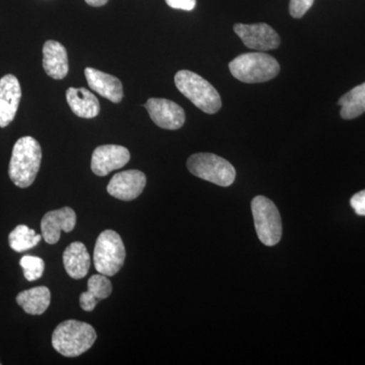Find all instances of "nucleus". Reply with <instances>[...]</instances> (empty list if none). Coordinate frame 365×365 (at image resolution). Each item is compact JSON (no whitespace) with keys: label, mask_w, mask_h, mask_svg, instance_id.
<instances>
[{"label":"nucleus","mask_w":365,"mask_h":365,"mask_svg":"<svg viewBox=\"0 0 365 365\" xmlns=\"http://www.w3.org/2000/svg\"><path fill=\"white\" fill-rule=\"evenodd\" d=\"M42 150L39 143L31 136L21 137L14 144L9 163V175L20 188H28L39 173Z\"/></svg>","instance_id":"nucleus-1"},{"label":"nucleus","mask_w":365,"mask_h":365,"mask_svg":"<svg viewBox=\"0 0 365 365\" xmlns=\"http://www.w3.org/2000/svg\"><path fill=\"white\" fill-rule=\"evenodd\" d=\"M97 340V333L90 324L68 319L59 324L52 335L53 348L66 357H76L88 351Z\"/></svg>","instance_id":"nucleus-2"},{"label":"nucleus","mask_w":365,"mask_h":365,"mask_svg":"<svg viewBox=\"0 0 365 365\" xmlns=\"http://www.w3.org/2000/svg\"><path fill=\"white\" fill-rule=\"evenodd\" d=\"M234 78L245 83H260L271 81L280 71L279 63L263 52L245 53L230 62Z\"/></svg>","instance_id":"nucleus-3"},{"label":"nucleus","mask_w":365,"mask_h":365,"mask_svg":"<svg viewBox=\"0 0 365 365\" xmlns=\"http://www.w3.org/2000/svg\"><path fill=\"white\" fill-rule=\"evenodd\" d=\"M175 83L178 90L201 111L215 114L222 108V98L215 86L195 72L180 71L175 76Z\"/></svg>","instance_id":"nucleus-4"},{"label":"nucleus","mask_w":365,"mask_h":365,"mask_svg":"<svg viewBox=\"0 0 365 365\" xmlns=\"http://www.w3.org/2000/svg\"><path fill=\"white\" fill-rule=\"evenodd\" d=\"M126 250L121 237L111 230H104L98 235L93 251L96 270L103 275H116L123 267Z\"/></svg>","instance_id":"nucleus-5"},{"label":"nucleus","mask_w":365,"mask_h":365,"mask_svg":"<svg viewBox=\"0 0 365 365\" xmlns=\"http://www.w3.org/2000/svg\"><path fill=\"white\" fill-rule=\"evenodd\" d=\"M187 168L194 176L220 187L230 186L237 175L232 163L213 153H200L191 155L187 160Z\"/></svg>","instance_id":"nucleus-6"},{"label":"nucleus","mask_w":365,"mask_h":365,"mask_svg":"<svg viewBox=\"0 0 365 365\" xmlns=\"http://www.w3.org/2000/svg\"><path fill=\"white\" fill-rule=\"evenodd\" d=\"M251 206L259 240L265 246H275L282 237V222L275 204L266 197L257 196Z\"/></svg>","instance_id":"nucleus-7"},{"label":"nucleus","mask_w":365,"mask_h":365,"mask_svg":"<svg viewBox=\"0 0 365 365\" xmlns=\"http://www.w3.org/2000/svg\"><path fill=\"white\" fill-rule=\"evenodd\" d=\"M234 31L250 49L269 51L279 47V35L267 24H235Z\"/></svg>","instance_id":"nucleus-8"},{"label":"nucleus","mask_w":365,"mask_h":365,"mask_svg":"<svg viewBox=\"0 0 365 365\" xmlns=\"http://www.w3.org/2000/svg\"><path fill=\"white\" fill-rule=\"evenodd\" d=\"M144 107L153 123L168 130H177L181 128L186 121V114L181 106L167 98H151Z\"/></svg>","instance_id":"nucleus-9"},{"label":"nucleus","mask_w":365,"mask_h":365,"mask_svg":"<svg viewBox=\"0 0 365 365\" xmlns=\"http://www.w3.org/2000/svg\"><path fill=\"white\" fill-rule=\"evenodd\" d=\"M130 160V153L126 148L115 144L101 145L91 155V168L93 174L104 177L115 170L121 169Z\"/></svg>","instance_id":"nucleus-10"},{"label":"nucleus","mask_w":365,"mask_h":365,"mask_svg":"<svg viewBox=\"0 0 365 365\" xmlns=\"http://www.w3.org/2000/svg\"><path fill=\"white\" fill-rule=\"evenodd\" d=\"M146 177L140 170H129L113 176L107 187L108 193L122 201H132L143 193Z\"/></svg>","instance_id":"nucleus-11"},{"label":"nucleus","mask_w":365,"mask_h":365,"mask_svg":"<svg viewBox=\"0 0 365 365\" xmlns=\"http://www.w3.org/2000/svg\"><path fill=\"white\" fill-rule=\"evenodd\" d=\"M76 225V215L73 209L63 207L46 213L41 222V232L45 242L55 245L59 242L61 232H71Z\"/></svg>","instance_id":"nucleus-12"},{"label":"nucleus","mask_w":365,"mask_h":365,"mask_svg":"<svg viewBox=\"0 0 365 365\" xmlns=\"http://www.w3.org/2000/svg\"><path fill=\"white\" fill-rule=\"evenodd\" d=\"M21 98V88L18 78L6 74L0 79V127L9 126L18 112Z\"/></svg>","instance_id":"nucleus-13"},{"label":"nucleus","mask_w":365,"mask_h":365,"mask_svg":"<svg viewBox=\"0 0 365 365\" xmlns=\"http://www.w3.org/2000/svg\"><path fill=\"white\" fill-rule=\"evenodd\" d=\"M85 76L91 90L97 91L98 95L113 103L121 102L123 98V86L116 76L91 67L86 68Z\"/></svg>","instance_id":"nucleus-14"},{"label":"nucleus","mask_w":365,"mask_h":365,"mask_svg":"<svg viewBox=\"0 0 365 365\" xmlns=\"http://www.w3.org/2000/svg\"><path fill=\"white\" fill-rule=\"evenodd\" d=\"M43 67L50 78H66L69 69L66 47L56 41H47L43 47Z\"/></svg>","instance_id":"nucleus-15"},{"label":"nucleus","mask_w":365,"mask_h":365,"mask_svg":"<svg viewBox=\"0 0 365 365\" xmlns=\"http://www.w3.org/2000/svg\"><path fill=\"white\" fill-rule=\"evenodd\" d=\"M63 264L67 274L73 279H81L88 275L91 267V256L83 242H73L63 253Z\"/></svg>","instance_id":"nucleus-16"},{"label":"nucleus","mask_w":365,"mask_h":365,"mask_svg":"<svg viewBox=\"0 0 365 365\" xmlns=\"http://www.w3.org/2000/svg\"><path fill=\"white\" fill-rule=\"evenodd\" d=\"M66 101L71 111L78 117L91 119L100 113L97 97L85 88H69L66 91Z\"/></svg>","instance_id":"nucleus-17"},{"label":"nucleus","mask_w":365,"mask_h":365,"mask_svg":"<svg viewBox=\"0 0 365 365\" xmlns=\"http://www.w3.org/2000/svg\"><path fill=\"white\" fill-rule=\"evenodd\" d=\"M113 287L108 276L96 274L88 281V292H83L79 297L81 309L86 312H93L101 300L108 299L111 295Z\"/></svg>","instance_id":"nucleus-18"},{"label":"nucleus","mask_w":365,"mask_h":365,"mask_svg":"<svg viewBox=\"0 0 365 365\" xmlns=\"http://www.w3.org/2000/svg\"><path fill=\"white\" fill-rule=\"evenodd\" d=\"M51 302L49 288L38 287L24 290L16 297V302L26 314L39 316L47 311Z\"/></svg>","instance_id":"nucleus-19"},{"label":"nucleus","mask_w":365,"mask_h":365,"mask_svg":"<svg viewBox=\"0 0 365 365\" xmlns=\"http://www.w3.org/2000/svg\"><path fill=\"white\" fill-rule=\"evenodd\" d=\"M343 119L351 120L365 112V83L355 86L338 101Z\"/></svg>","instance_id":"nucleus-20"},{"label":"nucleus","mask_w":365,"mask_h":365,"mask_svg":"<svg viewBox=\"0 0 365 365\" xmlns=\"http://www.w3.org/2000/svg\"><path fill=\"white\" fill-rule=\"evenodd\" d=\"M41 239L42 235L25 225H18L9 235V246L18 253L35 248Z\"/></svg>","instance_id":"nucleus-21"},{"label":"nucleus","mask_w":365,"mask_h":365,"mask_svg":"<svg viewBox=\"0 0 365 365\" xmlns=\"http://www.w3.org/2000/svg\"><path fill=\"white\" fill-rule=\"evenodd\" d=\"M21 267L23 268L24 275L28 281L40 279L45 270V262L39 257L26 255L21 259Z\"/></svg>","instance_id":"nucleus-22"},{"label":"nucleus","mask_w":365,"mask_h":365,"mask_svg":"<svg viewBox=\"0 0 365 365\" xmlns=\"http://www.w3.org/2000/svg\"><path fill=\"white\" fill-rule=\"evenodd\" d=\"M314 0H290L289 13L294 19H302L311 9Z\"/></svg>","instance_id":"nucleus-23"},{"label":"nucleus","mask_w":365,"mask_h":365,"mask_svg":"<svg viewBox=\"0 0 365 365\" xmlns=\"http://www.w3.org/2000/svg\"><path fill=\"white\" fill-rule=\"evenodd\" d=\"M350 204L357 215L365 216V190L353 195Z\"/></svg>","instance_id":"nucleus-24"},{"label":"nucleus","mask_w":365,"mask_h":365,"mask_svg":"<svg viewBox=\"0 0 365 365\" xmlns=\"http://www.w3.org/2000/svg\"><path fill=\"white\" fill-rule=\"evenodd\" d=\"M168 6L174 9L191 11L195 9L196 0H165Z\"/></svg>","instance_id":"nucleus-25"},{"label":"nucleus","mask_w":365,"mask_h":365,"mask_svg":"<svg viewBox=\"0 0 365 365\" xmlns=\"http://www.w3.org/2000/svg\"><path fill=\"white\" fill-rule=\"evenodd\" d=\"M109 0H86V4L91 6L100 7L105 6Z\"/></svg>","instance_id":"nucleus-26"},{"label":"nucleus","mask_w":365,"mask_h":365,"mask_svg":"<svg viewBox=\"0 0 365 365\" xmlns=\"http://www.w3.org/2000/svg\"></svg>","instance_id":"nucleus-27"}]
</instances>
